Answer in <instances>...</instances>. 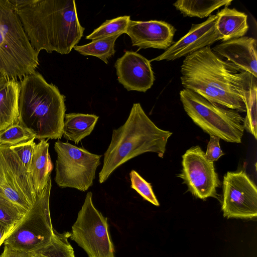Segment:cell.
<instances>
[{
  "mask_svg": "<svg viewBox=\"0 0 257 257\" xmlns=\"http://www.w3.org/2000/svg\"><path fill=\"white\" fill-rule=\"evenodd\" d=\"M253 77L222 59L210 46L187 55L181 66L184 89L239 112H246L245 94Z\"/></svg>",
  "mask_w": 257,
  "mask_h": 257,
  "instance_id": "1",
  "label": "cell"
},
{
  "mask_svg": "<svg viewBox=\"0 0 257 257\" xmlns=\"http://www.w3.org/2000/svg\"><path fill=\"white\" fill-rule=\"evenodd\" d=\"M34 49L69 53L83 36L74 0H11Z\"/></svg>",
  "mask_w": 257,
  "mask_h": 257,
  "instance_id": "2",
  "label": "cell"
},
{
  "mask_svg": "<svg viewBox=\"0 0 257 257\" xmlns=\"http://www.w3.org/2000/svg\"><path fill=\"white\" fill-rule=\"evenodd\" d=\"M18 124L39 140L60 139L66 111L65 97L40 73L19 81Z\"/></svg>",
  "mask_w": 257,
  "mask_h": 257,
  "instance_id": "3",
  "label": "cell"
},
{
  "mask_svg": "<svg viewBox=\"0 0 257 257\" xmlns=\"http://www.w3.org/2000/svg\"><path fill=\"white\" fill-rule=\"evenodd\" d=\"M172 135V132L158 127L140 103H134L125 122L112 131L111 141L104 154L99 182L104 183L116 168L145 153H155L163 157Z\"/></svg>",
  "mask_w": 257,
  "mask_h": 257,
  "instance_id": "4",
  "label": "cell"
},
{
  "mask_svg": "<svg viewBox=\"0 0 257 257\" xmlns=\"http://www.w3.org/2000/svg\"><path fill=\"white\" fill-rule=\"evenodd\" d=\"M39 54L11 0H0V74L8 80H20L36 71Z\"/></svg>",
  "mask_w": 257,
  "mask_h": 257,
  "instance_id": "5",
  "label": "cell"
},
{
  "mask_svg": "<svg viewBox=\"0 0 257 257\" xmlns=\"http://www.w3.org/2000/svg\"><path fill=\"white\" fill-rule=\"evenodd\" d=\"M180 99L187 115L210 136L228 143L241 142L244 118L239 112L210 102L186 89L180 91Z\"/></svg>",
  "mask_w": 257,
  "mask_h": 257,
  "instance_id": "6",
  "label": "cell"
},
{
  "mask_svg": "<svg viewBox=\"0 0 257 257\" xmlns=\"http://www.w3.org/2000/svg\"><path fill=\"white\" fill-rule=\"evenodd\" d=\"M51 187L50 177L43 191L36 194V199L32 207L6 239L5 245L32 252L50 241L54 231L50 211Z\"/></svg>",
  "mask_w": 257,
  "mask_h": 257,
  "instance_id": "7",
  "label": "cell"
},
{
  "mask_svg": "<svg viewBox=\"0 0 257 257\" xmlns=\"http://www.w3.org/2000/svg\"><path fill=\"white\" fill-rule=\"evenodd\" d=\"M54 150L57 153L54 180L59 187L85 192L92 186L101 155L60 140L55 142Z\"/></svg>",
  "mask_w": 257,
  "mask_h": 257,
  "instance_id": "8",
  "label": "cell"
},
{
  "mask_svg": "<svg viewBox=\"0 0 257 257\" xmlns=\"http://www.w3.org/2000/svg\"><path fill=\"white\" fill-rule=\"evenodd\" d=\"M69 238L83 249L88 257H114L107 218L94 206L91 191L86 194Z\"/></svg>",
  "mask_w": 257,
  "mask_h": 257,
  "instance_id": "9",
  "label": "cell"
},
{
  "mask_svg": "<svg viewBox=\"0 0 257 257\" xmlns=\"http://www.w3.org/2000/svg\"><path fill=\"white\" fill-rule=\"evenodd\" d=\"M0 195L29 210L36 193L29 172L9 147L0 146Z\"/></svg>",
  "mask_w": 257,
  "mask_h": 257,
  "instance_id": "10",
  "label": "cell"
},
{
  "mask_svg": "<svg viewBox=\"0 0 257 257\" xmlns=\"http://www.w3.org/2000/svg\"><path fill=\"white\" fill-rule=\"evenodd\" d=\"M222 210L227 218L257 216V188L243 170L227 172L222 182Z\"/></svg>",
  "mask_w": 257,
  "mask_h": 257,
  "instance_id": "11",
  "label": "cell"
},
{
  "mask_svg": "<svg viewBox=\"0 0 257 257\" xmlns=\"http://www.w3.org/2000/svg\"><path fill=\"white\" fill-rule=\"evenodd\" d=\"M182 170L178 175L196 198L205 199L217 198V188L220 185L213 162L207 160L199 146L188 149L183 155Z\"/></svg>",
  "mask_w": 257,
  "mask_h": 257,
  "instance_id": "12",
  "label": "cell"
},
{
  "mask_svg": "<svg viewBox=\"0 0 257 257\" xmlns=\"http://www.w3.org/2000/svg\"><path fill=\"white\" fill-rule=\"evenodd\" d=\"M217 18V14L211 15L201 23L192 24L186 35L150 61H173L221 40L215 28Z\"/></svg>",
  "mask_w": 257,
  "mask_h": 257,
  "instance_id": "13",
  "label": "cell"
},
{
  "mask_svg": "<svg viewBox=\"0 0 257 257\" xmlns=\"http://www.w3.org/2000/svg\"><path fill=\"white\" fill-rule=\"evenodd\" d=\"M114 66L118 82L128 91L146 92L154 84L151 62L136 52L125 51Z\"/></svg>",
  "mask_w": 257,
  "mask_h": 257,
  "instance_id": "14",
  "label": "cell"
},
{
  "mask_svg": "<svg viewBox=\"0 0 257 257\" xmlns=\"http://www.w3.org/2000/svg\"><path fill=\"white\" fill-rule=\"evenodd\" d=\"M176 31L174 26L165 21L131 20L125 33L130 37L133 46L166 50L173 44Z\"/></svg>",
  "mask_w": 257,
  "mask_h": 257,
  "instance_id": "15",
  "label": "cell"
},
{
  "mask_svg": "<svg viewBox=\"0 0 257 257\" xmlns=\"http://www.w3.org/2000/svg\"><path fill=\"white\" fill-rule=\"evenodd\" d=\"M212 50L240 70L257 77L256 41L243 36L222 42Z\"/></svg>",
  "mask_w": 257,
  "mask_h": 257,
  "instance_id": "16",
  "label": "cell"
},
{
  "mask_svg": "<svg viewBox=\"0 0 257 257\" xmlns=\"http://www.w3.org/2000/svg\"><path fill=\"white\" fill-rule=\"evenodd\" d=\"M49 147L48 140H40L35 147L30 162L28 171L36 194L45 187L53 168Z\"/></svg>",
  "mask_w": 257,
  "mask_h": 257,
  "instance_id": "17",
  "label": "cell"
},
{
  "mask_svg": "<svg viewBox=\"0 0 257 257\" xmlns=\"http://www.w3.org/2000/svg\"><path fill=\"white\" fill-rule=\"evenodd\" d=\"M216 14L215 28L222 42L243 37L247 33L249 27L244 13L225 7Z\"/></svg>",
  "mask_w": 257,
  "mask_h": 257,
  "instance_id": "18",
  "label": "cell"
},
{
  "mask_svg": "<svg viewBox=\"0 0 257 257\" xmlns=\"http://www.w3.org/2000/svg\"><path fill=\"white\" fill-rule=\"evenodd\" d=\"M20 83L8 80L0 88V132L19 122Z\"/></svg>",
  "mask_w": 257,
  "mask_h": 257,
  "instance_id": "19",
  "label": "cell"
},
{
  "mask_svg": "<svg viewBox=\"0 0 257 257\" xmlns=\"http://www.w3.org/2000/svg\"><path fill=\"white\" fill-rule=\"evenodd\" d=\"M98 118L97 115L92 114L75 112L65 114L63 137L78 144L82 140L90 135Z\"/></svg>",
  "mask_w": 257,
  "mask_h": 257,
  "instance_id": "20",
  "label": "cell"
},
{
  "mask_svg": "<svg viewBox=\"0 0 257 257\" xmlns=\"http://www.w3.org/2000/svg\"><path fill=\"white\" fill-rule=\"evenodd\" d=\"M232 2L231 0H178L173 5L184 17L203 18L221 7H228Z\"/></svg>",
  "mask_w": 257,
  "mask_h": 257,
  "instance_id": "21",
  "label": "cell"
},
{
  "mask_svg": "<svg viewBox=\"0 0 257 257\" xmlns=\"http://www.w3.org/2000/svg\"><path fill=\"white\" fill-rule=\"evenodd\" d=\"M71 232L59 233L55 230L50 241L44 246L31 252L35 257H75L68 242Z\"/></svg>",
  "mask_w": 257,
  "mask_h": 257,
  "instance_id": "22",
  "label": "cell"
},
{
  "mask_svg": "<svg viewBox=\"0 0 257 257\" xmlns=\"http://www.w3.org/2000/svg\"><path fill=\"white\" fill-rule=\"evenodd\" d=\"M119 36L92 40L87 44L75 46L73 48L84 56H91L97 57L105 63H108V60L115 53V42Z\"/></svg>",
  "mask_w": 257,
  "mask_h": 257,
  "instance_id": "23",
  "label": "cell"
},
{
  "mask_svg": "<svg viewBox=\"0 0 257 257\" xmlns=\"http://www.w3.org/2000/svg\"><path fill=\"white\" fill-rule=\"evenodd\" d=\"M130 20V16H119L107 20L86 36V39L94 40L116 36H120L125 33Z\"/></svg>",
  "mask_w": 257,
  "mask_h": 257,
  "instance_id": "24",
  "label": "cell"
},
{
  "mask_svg": "<svg viewBox=\"0 0 257 257\" xmlns=\"http://www.w3.org/2000/svg\"><path fill=\"white\" fill-rule=\"evenodd\" d=\"M256 78L253 77L246 92L244 102L246 115L244 118V127L257 139V115H256Z\"/></svg>",
  "mask_w": 257,
  "mask_h": 257,
  "instance_id": "25",
  "label": "cell"
},
{
  "mask_svg": "<svg viewBox=\"0 0 257 257\" xmlns=\"http://www.w3.org/2000/svg\"><path fill=\"white\" fill-rule=\"evenodd\" d=\"M27 211L0 195V222L14 227L23 218Z\"/></svg>",
  "mask_w": 257,
  "mask_h": 257,
  "instance_id": "26",
  "label": "cell"
},
{
  "mask_svg": "<svg viewBox=\"0 0 257 257\" xmlns=\"http://www.w3.org/2000/svg\"><path fill=\"white\" fill-rule=\"evenodd\" d=\"M35 139L30 131L16 124L0 132V146L11 147Z\"/></svg>",
  "mask_w": 257,
  "mask_h": 257,
  "instance_id": "27",
  "label": "cell"
},
{
  "mask_svg": "<svg viewBox=\"0 0 257 257\" xmlns=\"http://www.w3.org/2000/svg\"><path fill=\"white\" fill-rule=\"evenodd\" d=\"M130 177L132 188L136 190L145 200L155 206H159V202L150 183L146 181L137 171L134 170H132L130 173Z\"/></svg>",
  "mask_w": 257,
  "mask_h": 257,
  "instance_id": "28",
  "label": "cell"
},
{
  "mask_svg": "<svg viewBox=\"0 0 257 257\" xmlns=\"http://www.w3.org/2000/svg\"><path fill=\"white\" fill-rule=\"evenodd\" d=\"M34 140L33 139L25 143L9 147L10 150L16 155L28 171L36 145Z\"/></svg>",
  "mask_w": 257,
  "mask_h": 257,
  "instance_id": "29",
  "label": "cell"
},
{
  "mask_svg": "<svg viewBox=\"0 0 257 257\" xmlns=\"http://www.w3.org/2000/svg\"><path fill=\"white\" fill-rule=\"evenodd\" d=\"M220 139L215 136H210L207 144L206 152L205 153L206 158L210 161H217L220 157L224 155L221 149L219 144Z\"/></svg>",
  "mask_w": 257,
  "mask_h": 257,
  "instance_id": "30",
  "label": "cell"
},
{
  "mask_svg": "<svg viewBox=\"0 0 257 257\" xmlns=\"http://www.w3.org/2000/svg\"><path fill=\"white\" fill-rule=\"evenodd\" d=\"M0 257H33L31 252L15 249L5 245Z\"/></svg>",
  "mask_w": 257,
  "mask_h": 257,
  "instance_id": "31",
  "label": "cell"
},
{
  "mask_svg": "<svg viewBox=\"0 0 257 257\" xmlns=\"http://www.w3.org/2000/svg\"><path fill=\"white\" fill-rule=\"evenodd\" d=\"M14 227L7 226L0 222V246L10 234Z\"/></svg>",
  "mask_w": 257,
  "mask_h": 257,
  "instance_id": "32",
  "label": "cell"
},
{
  "mask_svg": "<svg viewBox=\"0 0 257 257\" xmlns=\"http://www.w3.org/2000/svg\"><path fill=\"white\" fill-rule=\"evenodd\" d=\"M8 79L0 74V88L6 82Z\"/></svg>",
  "mask_w": 257,
  "mask_h": 257,
  "instance_id": "33",
  "label": "cell"
},
{
  "mask_svg": "<svg viewBox=\"0 0 257 257\" xmlns=\"http://www.w3.org/2000/svg\"><path fill=\"white\" fill-rule=\"evenodd\" d=\"M32 256H33V255H32ZM33 257H35V256H33Z\"/></svg>",
  "mask_w": 257,
  "mask_h": 257,
  "instance_id": "34",
  "label": "cell"
}]
</instances>
